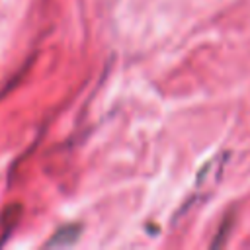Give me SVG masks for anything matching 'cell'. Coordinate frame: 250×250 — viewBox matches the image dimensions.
<instances>
[{
    "mask_svg": "<svg viewBox=\"0 0 250 250\" xmlns=\"http://www.w3.org/2000/svg\"><path fill=\"white\" fill-rule=\"evenodd\" d=\"M76 238H78V227L68 225V227L59 229V230L53 234V238L47 242V246H66V244L74 242Z\"/></svg>",
    "mask_w": 250,
    "mask_h": 250,
    "instance_id": "obj_1",
    "label": "cell"
}]
</instances>
